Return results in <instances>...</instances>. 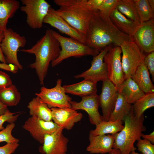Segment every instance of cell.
Segmentation results:
<instances>
[{
    "instance_id": "38",
    "label": "cell",
    "mask_w": 154,
    "mask_h": 154,
    "mask_svg": "<svg viewBox=\"0 0 154 154\" xmlns=\"http://www.w3.org/2000/svg\"><path fill=\"white\" fill-rule=\"evenodd\" d=\"M12 84V80L6 73L0 71V88H7Z\"/></svg>"
},
{
    "instance_id": "16",
    "label": "cell",
    "mask_w": 154,
    "mask_h": 154,
    "mask_svg": "<svg viewBox=\"0 0 154 154\" xmlns=\"http://www.w3.org/2000/svg\"><path fill=\"white\" fill-rule=\"evenodd\" d=\"M43 23L50 25L57 29L62 33L66 34L71 38L85 44V37L58 15L56 13L55 10L51 7L44 19Z\"/></svg>"
},
{
    "instance_id": "21",
    "label": "cell",
    "mask_w": 154,
    "mask_h": 154,
    "mask_svg": "<svg viewBox=\"0 0 154 154\" xmlns=\"http://www.w3.org/2000/svg\"><path fill=\"white\" fill-rule=\"evenodd\" d=\"M97 83L84 79L75 84L63 86L66 93L81 97L96 94Z\"/></svg>"
},
{
    "instance_id": "46",
    "label": "cell",
    "mask_w": 154,
    "mask_h": 154,
    "mask_svg": "<svg viewBox=\"0 0 154 154\" xmlns=\"http://www.w3.org/2000/svg\"><path fill=\"white\" fill-rule=\"evenodd\" d=\"M129 154H142V153H137L135 151H133L131 152Z\"/></svg>"
},
{
    "instance_id": "37",
    "label": "cell",
    "mask_w": 154,
    "mask_h": 154,
    "mask_svg": "<svg viewBox=\"0 0 154 154\" xmlns=\"http://www.w3.org/2000/svg\"><path fill=\"white\" fill-rule=\"evenodd\" d=\"M17 143H7L5 145L0 147V154H12L19 147Z\"/></svg>"
},
{
    "instance_id": "6",
    "label": "cell",
    "mask_w": 154,
    "mask_h": 154,
    "mask_svg": "<svg viewBox=\"0 0 154 154\" xmlns=\"http://www.w3.org/2000/svg\"><path fill=\"white\" fill-rule=\"evenodd\" d=\"M4 37L1 44V47L7 63L17 66L19 69L23 68L17 57V52L20 48L24 47L27 40L11 28L7 29L4 32Z\"/></svg>"
},
{
    "instance_id": "35",
    "label": "cell",
    "mask_w": 154,
    "mask_h": 154,
    "mask_svg": "<svg viewBox=\"0 0 154 154\" xmlns=\"http://www.w3.org/2000/svg\"><path fill=\"white\" fill-rule=\"evenodd\" d=\"M17 113L11 112L8 109L4 114L0 116V130H2L4 128L3 124L5 122L12 123L17 120L19 116L22 114V112H20L14 115Z\"/></svg>"
},
{
    "instance_id": "18",
    "label": "cell",
    "mask_w": 154,
    "mask_h": 154,
    "mask_svg": "<svg viewBox=\"0 0 154 154\" xmlns=\"http://www.w3.org/2000/svg\"><path fill=\"white\" fill-rule=\"evenodd\" d=\"M52 120L58 126L63 129L70 130L76 123L82 118V113L71 108H52Z\"/></svg>"
},
{
    "instance_id": "42",
    "label": "cell",
    "mask_w": 154,
    "mask_h": 154,
    "mask_svg": "<svg viewBox=\"0 0 154 154\" xmlns=\"http://www.w3.org/2000/svg\"><path fill=\"white\" fill-rule=\"evenodd\" d=\"M143 139L150 141L152 144L154 143V131L149 134H145L142 133L141 136Z\"/></svg>"
},
{
    "instance_id": "8",
    "label": "cell",
    "mask_w": 154,
    "mask_h": 154,
    "mask_svg": "<svg viewBox=\"0 0 154 154\" xmlns=\"http://www.w3.org/2000/svg\"><path fill=\"white\" fill-rule=\"evenodd\" d=\"M122 56L121 64L125 80L131 77L143 61L146 55L133 41H125L120 46Z\"/></svg>"
},
{
    "instance_id": "13",
    "label": "cell",
    "mask_w": 154,
    "mask_h": 154,
    "mask_svg": "<svg viewBox=\"0 0 154 154\" xmlns=\"http://www.w3.org/2000/svg\"><path fill=\"white\" fill-rule=\"evenodd\" d=\"M133 41L144 52L154 51V19L141 23L132 36Z\"/></svg>"
},
{
    "instance_id": "15",
    "label": "cell",
    "mask_w": 154,
    "mask_h": 154,
    "mask_svg": "<svg viewBox=\"0 0 154 154\" xmlns=\"http://www.w3.org/2000/svg\"><path fill=\"white\" fill-rule=\"evenodd\" d=\"M63 129L61 127L52 134L45 135L39 152L45 154H66L69 140L63 135Z\"/></svg>"
},
{
    "instance_id": "44",
    "label": "cell",
    "mask_w": 154,
    "mask_h": 154,
    "mask_svg": "<svg viewBox=\"0 0 154 154\" xmlns=\"http://www.w3.org/2000/svg\"><path fill=\"white\" fill-rule=\"evenodd\" d=\"M109 154H121V153L119 150L112 149Z\"/></svg>"
},
{
    "instance_id": "32",
    "label": "cell",
    "mask_w": 154,
    "mask_h": 154,
    "mask_svg": "<svg viewBox=\"0 0 154 154\" xmlns=\"http://www.w3.org/2000/svg\"><path fill=\"white\" fill-rule=\"evenodd\" d=\"M15 126L14 123L7 124L6 127L0 131V142H5L7 143H18L19 140L14 137L12 132Z\"/></svg>"
},
{
    "instance_id": "19",
    "label": "cell",
    "mask_w": 154,
    "mask_h": 154,
    "mask_svg": "<svg viewBox=\"0 0 154 154\" xmlns=\"http://www.w3.org/2000/svg\"><path fill=\"white\" fill-rule=\"evenodd\" d=\"M89 140L86 150L90 154H109L113 149L115 137L114 134L93 136L89 134Z\"/></svg>"
},
{
    "instance_id": "3",
    "label": "cell",
    "mask_w": 154,
    "mask_h": 154,
    "mask_svg": "<svg viewBox=\"0 0 154 154\" xmlns=\"http://www.w3.org/2000/svg\"><path fill=\"white\" fill-rule=\"evenodd\" d=\"M88 0H54L59 7L56 13L85 37L89 21L96 11L88 6Z\"/></svg>"
},
{
    "instance_id": "26",
    "label": "cell",
    "mask_w": 154,
    "mask_h": 154,
    "mask_svg": "<svg viewBox=\"0 0 154 154\" xmlns=\"http://www.w3.org/2000/svg\"><path fill=\"white\" fill-rule=\"evenodd\" d=\"M123 122L119 119L114 121L103 120L96 125L95 129L90 130L89 134L93 136L115 134L123 128Z\"/></svg>"
},
{
    "instance_id": "27",
    "label": "cell",
    "mask_w": 154,
    "mask_h": 154,
    "mask_svg": "<svg viewBox=\"0 0 154 154\" xmlns=\"http://www.w3.org/2000/svg\"><path fill=\"white\" fill-rule=\"evenodd\" d=\"M132 106L127 102L123 96L118 93L114 108L109 121L119 119L123 121L125 117L130 112Z\"/></svg>"
},
{
    "instance_id": "30",
    "label": "cell",
    "mask_w": 154,
    "mask_h": 154,
    "mask_svg": "<svg viewBox=\"0 0 154 154\" xmlns=\"http://www.w3.org/2000/svg\"><path fill=\"white\" fill-rule=\"evenodd\" d=\"M154 106V93L145 94L132 106L131 111L134 116L139 118L147 109Z\"/></svg>"
},
{
    "instance_id": "24",
    "label": "cell",
    "mask_w": 154,
    "mask_h": 154,
    "mask_svg": "<svg viewBox=\"0 0 154 154\" xmlns=\"http://www.w3.org/2000/svg\"><path fill=\"white\" fill-rule=\"evenodd\" d=\"M20 7L16 0H0V31L5 32L9 19L13 17Z\"/></svg>"
},
{
    "instance_id": "31",
    "label": "cell",
    "mask_w": 154,
    "mask_h": 154,
    "mask_svg": "<svg viewBox=\"0 0 154 154\" xmlns=\"http://www.w3.org/2000/svg\"><path fill=\"white\" fill-rule=\"evenodd\" d=\"M141 23L153 19L154 11L151 7L148 0H134Z\"/></svg>"
},
{
    "instance_id": "40",
    "label": "cell",
    "mask_w": 154,
    "mask_h": 154,
    "mask_svg": "<svg viewBox=\"0 0 154 154\" xmlns=\"http://www.w3.org/2000/svg\"><path fill=\"white\" fill-rule=\"evenodd\" d=\"M0 69L16 73L19 69L16 66L11 64L0 63Z\"/></svg>"
},
{
    "instance_id": "11",
    "label": "cell",
    "mask_w": 154,
    "mask_h": 154,
    "mask_svg": "<svg viewBox=\"0 0 154 154\" xmlns=\"http://www.w3.org/2000/svg\"><path fill=\"white\" fill-rule=\"evenodd\" d=\"M112 47V46L107 47L98 54L94 56L90 68L82 73L75 75L74 78H82L96 83L108 79L107 67L103 59L106 53Z\"/></svg>"
},
{
    "instance_id": "29",
    "label": "cell",
    "mask_w": 154,
    "mask_h": 154,
    "mask_svg": "<svg viewBox=\"0 0 154 154\" xmlns=\"http://www.w3.org/2000/svg\"><path fill=\"white\" fill-rule=\"evenodd\" d=\"M21 98L20 94L14 85L0 88V102L7 107L17 105Z\"/></svg>"
},
{
    "instance_id": "1",
    "label": "cell",
    "mask_w": 154,
    "mask_h": 154,
    "mask_svg": "<svg viewBox=\"0 0 154 154\" xmlns=\"http://www.w3.org/2000/svg\"><path fill=\"white\" fill-rule=\"evenodd\" d=\"M133 41L132 37L119 30L109 17L96 11L90 19L85 36V44L100 52L113 44L120 46L125 41Z\"/></svg>"
},
{
    "instance_id": "5",
    "label": "cell",
    "mask_w": 154,
    "mask_h": 154,
    "mask_svg": "<svg viewBox=\"0 0 154 154\" xmlns=\"http://www.w3.org/2000/svg\"><path fill=\"white\" fill-rule=\"evenodd\" d=\"M53 36L59 42L61 48L58 58L51 63L54 67L69 57H80L87 55L93 56L98 54L100 52L88 46L71 38L62 36L56 31L50 29Z\"/></svg>"
},
{
    "instance_id": "7",
    "label": "cell",
    "mask_w": 154,
    "mask_h": 154,
    "mask_svg": "<svg viewBox=\"0 0 154 154\" xmlns=\"http://www.w3.org/2000/svg\"><path fill=\"white\" fill-rule=\"evenodd\" d=\"M21 11L27 15L26 22L33 29L43 27L44 19L51 5L45 0H21Z\"/></svg>"
},
{
    "instance_id": "25",
    "label": "cell",
    "mask_w": 154,
    "mask_h": 154,
    "mask_svg": "<svg viewBox=\"0 0 154 154\" xmlns=\"http://www.w3.org/2000/svg\"><path fill=\"white\" fill-rule=\"evenodd\" d=\"M29 110V115L46 121L52 120V112L45 103L42 102L37 96L29 103L27 106Z\"/></svg>"
},
{
    "instance_id": "43",
    "label": "cell",
    "mask_w": 154,
    "mask_h": 154,
    "mask_svg": "<svg viewBox=\"0 0 154 154\" xmlns=\"http://www.w3.org/2000/svg\"><path fill=\"white\" fill-rule=\"evenodd\" d=\"M8 109L7 107L0 102V116L4 114Z\"/></svg>"
},
{
    "instance_id": "9",
    "label": "cell",
    "mask_w": 154,
    "mask_h": 154,
    "mask_svg": "<svg viewBox=\"0 0 154 154\" xmlns=\"http://www.w3.org/2000/svg\"><path fill=\"white\" fill-rule=\"evenodd\" d=\"M62 82L61 79H58L54 87L48 88L43 86L41 88L40 92L35 94L50 108H71L70 102L72 98L66 94L64 89L62 86Z\"/></svg>"
},
{
    "instance_id": "45",
    "label": "cell",
    "mask_w": 154,
    "mask_h": 154,
    "mask_svg": "<svg viewBox=\"0 0 154 154\" xmlns=\"http://www.w3.org/2000/svg\"><path fill=\"white\" fill-rule=\"evenodd\" d=\"M148 2L151 8L154 11V0H148Z\"/></svg>"
},
{
    "instance_id": "23",
    "label": "cell",
    "mask_w": 154,
    "mask_h": 154,
    "mask_svg": "<svg viewBox=\"0 0 154 154\" xmlns=\"http://www.w3.org/2000/svg\"><path fill=\"white\" fill-rule=\"evenodd\" d=\"M109 17L113 24L117 29L122 33L131 37L138 26L121 14L116 8L111 13Z\"/></svg>"
},
{
    "instance_id": "17",
    "label": "cell",
    "mask_w": 154,
    "mask_h": 154,
    "mask_svg": "<svg viewBox=\"0 0 154 154\" xmlns=\"http://www.w3.org/2000/svg\"><path fill=\"white\" fill-rule=\"evenodd\" d=\"M70 103L72 109L85 111L88 115L91 124L96 125L103 120L98 110V95L97 94L82 97L80 102L72 101Z\"/></svg>"
},
{
    "instance_id": "4",
    "label": "cell",
    "mask_w": 154,
    "mask_h": 154,
    "mask_svg": "<svg viewBox=\"0 0 154 154\" xmlns=\"http://www.w3.org/2000/svg\"><path fill=\"white\" fill-rule=\"evenodd\" d=\"M144 114L139 119L136 118L131 111L125 117L124 125L120 131L114 134L115 140L112 148L120 150L121 154H129L137 148L134 146L136 141L141 138L142 132L146 130L143 123Z\"/></svg>"
},
{
    "instance_id": "34",
    "label": "cell",
    "mask_w": 154,
    "mask_h": 154,
    "mask_svg": "<svg viewBox=\"0 0 154 154\" xmlns=\"http://www.w3.org/2000/svg\"><path fill=\"white\" fill-rule=\"evenodd\" d=\"M137 141V150L142 154H154V145L150 141L141 138Z\"/></svg>"
},
{
    "instance_id": "36",
    "label": "cell",
    "mask_w": 154,
    "mask_h": 154,
    "mask_svg": "<svg viewBox=\"0 0 154 154\" xmlns=\"http://www.w3.org/2000/svg\"><path fill=\"white\" fill-rule=\"evenodd\" d=\"M143 62L151 76L152 81L154 82V51L146 56Z\"/></svg>"
},
{
    "instance_id": "39",
    "label": "cell",
    "mask_w": 154,
    "mask_h": 154,
    "mask_svg": "<svg viewBox=\"0 0 154 154\" xmlns=\"http://www.w3.org/2000/svg\"><path fill=\"white\" fill-rule=\"evenodd\" d=\"M103 0H88V6L94 11L98 10Z\"/></svg>"
},
{
    "instance_id": "12",
    "label": "cell",
    "mask_w": 154,
    "mask_h": 154,
    "mask_svg": "<svg viewBox=\"0 0 154 154\" xmlns=\"http://www.w3.org/2000/svg\"><path fill=\"white\" fill-rule=\"evenodd\" d=\"M22 127L41 144H43L45 135L52 134L61 128L52 120L46 121L33 116L29 118Z\"/></svg>"
},
{
    "instance_id": "2",
    "label": "cell",
    "mask_w": 154,
    "mask_h": 154,
    "mask_svg": "<svg viewBox=\"0 0 154 154\" xmlns=\"http://www.w3.org/2000/svg\"><path fill=\"white\" fill-rule=\"evenodd\" d=\"M60 50L59 42L52 35L50 29H48L31 48L19 49L18 51L35 55V61L30 64L29 67L35 70L40 84L42 85L50 63L58 58Z\"/></svg>"
},
{
    "instance_id": "33",
    "label": "cell",
    "mask_w": 154,
    "mask_h": 154,
    "mask_svg": "<svg viewBox=\"0 0 154 154\" xmlns=\"http://www.w3.org/2000/svg\"><path fill=\"white\" fill-rule=\"evenodd\" d=\"M119 0H103L98 10L103 15L109 17L111 13L116 8Z\"/></svg>"
},
{
    "instance_id": "20",
    "label": "cell",
    "mask_w": 154,
    "mask_h": 154,
    "mask_svg": "<svg viewBox=\"0 0 154 154\" xmlns=\"http://www.w3.org/2000/svg\"><path fill=\"white\" fill-rule=\"evenodd\" d=\"M117 90L118 93L123 96L127 102L131 104L145 94L131 77L125 79Z\"/></svg>"
},
{
    "instance_id": "14",
    "label": "cell",
    "mask_w": 154,
    "mask_h": 154,
    "mask_svg": "<svg viewBox=\"0 0 154 154\" xmlns=\"http://www.w3.org/2000/svg\"><path fill=\"white\" fill-rule=\"evenodd\" d=\"M118 94L117 89L109 79L102 81V92L98 96V101L99 106L102 108L103 121H109Z\"/></svg>"
},
{
    "instance_id": "41",
    "label": "cell",
    "mask_w": 154,
    "mask_h": 154,
    "mask_svg": "<svg viewBox=\"0 0 154 154\" xmlns=\"http://www.w3.org/2000/svg\"><path fill=\"white\" fill-rule=\"evenodd\" d=\"M4 32L0 31V61L2 63H6L5 57L3 55L1 47V44L4 37Z\"/></svg>"
},
{
    "instance_id": "22",
    "label": "cell",
    "mask_w": 154,
    "mask_h": 154,
    "mask_svg": "<svg viewBox=\"0 0 154 154\" xmlns=\"http://www.w3.org/2000/svg\"><path fill=\"white\" fill-rule=\"evenodd\" d=\"M131 77L145 94L154 92V86L144 62L137 67Z\"/></svg>"
},
{
    "instance_id": "10",
    "label": "cell",
    "mask_w": 154,
    "mask_h": 154,
    "mask_svg": "<svg viewBox=\"0 0 154 154\" xmlns=\"http://www.w3.org/2000/svg\"><path fill=\"white\" fill-rule=\"evenodd\" d=\"M121 53L120 46L112 47L103 59L107 67L108 79L117 89L125 80L121 64Z\"/></svg>"
},
{
    "instance_id": "28",
    "label": "cell",
    "mask_w": 154,
    "mask_h": 154,
    "mask_svg": "<svg viewBox=\"0 0 154 154\" xmlns=\"http://www.w3.org/2000/svg\"><path fill=\"white\" fill-rule=\"evenodd\" d=\"M116 9L137 25L141 22L134 0H119Z\"/></svg>"
}]
</instances>
